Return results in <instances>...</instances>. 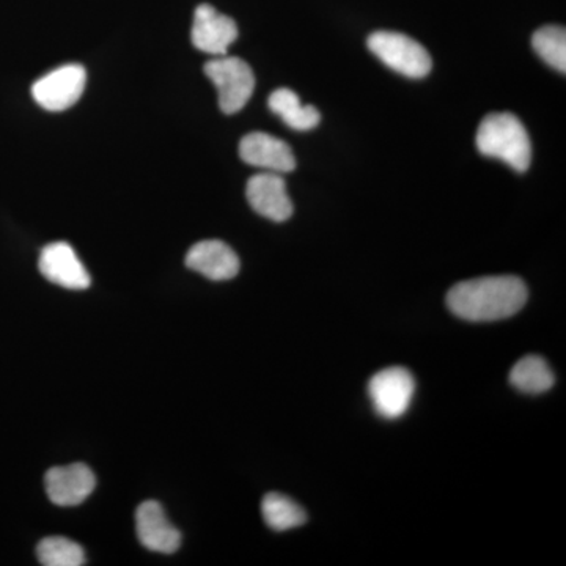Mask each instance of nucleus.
Segmentation results:
<instances>
[{
  "label": "nucleus",
  "mask_w": 566,
  "mask_h": 566,
  "mask_svg": "<svg viewBox=\"0 0 566 566\" xmlns=\"http://www.w3.org/2000/svg\"><path fill=\"white\" fill-rule=\"evenodd\" d=\"M136 531L142 545L153 553L174 554L181 545V534L167 520L163 505L147 501L136 512Z\"/></svg>",
  "instance_id": "f8f14e48"
},
{
  "label": "nucleus",
  "mask_w": 566,
  "mask_h": 566,
  "mask_svg": "<svg viewBox=\"0 0 566 566\" xmlns=\"http://www.w3.org/2000/svg\"><path fill=\"white\" fill-rule=\"evenodd\" d=\"M532 46L536 54L553 66L554 70L565 74L566 71V32L560 25H545L532 36Z\"/></svg>",
  "instance_id": "a211bd4d"
},
{
  "label": "nucleus",
  "mask_w": 566,
  "mask_h": 566,
  "mask_svg": "<svg viewBox=\"0 0 566 566\" xmlns=\"http://www.w3.org/2000/svg\"><path fill=\"white\" fill-rule=\"evenodd\" d=\"M241 159L266 172L289 174L296 169V158L286 142L266 133H251L240 144Z\"/></svg>",
  "instance_id": "9b49d317"
},
{
  "label": "nucleus",
  "mask_w": 566,
  "mask_h": 566,
  "mask_svg": "<svg viewBox=\"0 0 566 566\" xmlns=\"http://www.w3.org/2000/svg\"><path fill=\"white\" fill-rule=\"evenodd\" d=\"M40 273L48 281L69 290H87L91 274L69 243H51L40 253Z\"/></svg>",
  "instance_id": "9d476101"
},
{
  "label": "nucleus",
  "mask_w": 566,
  "mask_h": 566,
  "mask_svg": "<svg viewBox=\"0 0 566 566\" xmlns=\"http://www.w3.org/2000/svg\"><path fill=\"white\" fill-rule=\"evenodd\" d=\"M368 50L390 70L411 80H422L433 69V61L422 44L405 33L379 31L368 36Z\"/></svg>",
  "instance_id": "7ed1b4c3"
},
{
  "label": "nucleus",
  "mask_w": 566,
  "mask_h": 566,
  "mask_svg": "<svg viewBox=\"0 0 566 566\" xmlns=\"http://www.w3.org/2000/svg\"><path fill=\"white\" fill-rule=\"evenodd\" d=\"M416 392L415 376L403 367H390L378 371L370 379L368 395L376 415L395 420L406 415Z\"/></svg>",
  "instance_id": "39448f33"
},
{
  "label": "nucleus",
  "mask_w": 566,
  "mask_h": 566,
  "mask_svg": "<svg viewBox=\"0 0 566 566\" xmlns=\"http://www.w3.org/2000/svg\"><path fill=\"white\" fill-rule=\"evenodd\" d=\"M203 71L218 88L219 107L223 114L232 115L243 109L255 91V74L243 59L219 55L205 63Z\"/></svg>",
  "instance_id": "20e7f679"
},
{
  "label": "nucleus",
  "mask_w": 566,
  "mask_h": 566,
  "mask_svg": "<svg viewBox=\"0 0 566 566\" xmlns=\"http://www.w3.org/2000/svg\"><path fill=\"white\" fill-rule=\"evenodd\" d=\"M510 382L520 392L539 395L547 392L554 386L556 376L543 357L526 356L517 360L510 371Z\"/></svg>",
  "instance_id": "2eb2a0df"
},
{
  "label": "nucleus",
  "mask_w": 566,
  "mask_h": 566,
  "mask_svg": "<svg viewBox=\"0 0 566 566\" xmlns=\"http://www.w3.org/2000/svg\"><path fill=\"white\" fill-rule=\"evenodd\" d=\"M245 197L252 210L274 222H285L292 218L293 202L286 192L281 174L263 172L253 175L248 181Z\"/></svg>",
  "instance_id": "1a4fd4ad"
},
{
  "label": "nucleus",
  "mask_w": 566,
  "mask_h": 566,
  "mask_svg": "<svg viewBox=\"0 0 566 566\" xmlns=\"http://www.w3.org/2000/svg\"><path fill=\"white\" fill-rule=\"evenodd\" d=\"M85 82H87V71L84 66L63 65L33 84V99L46 111L70 109L80 102Z\"/></svg>",
  "instance_id": "423d86ee"
},
{
  "label": "nucleus",
  "mask_w": 566,
  "mask_h": 566,
  "mask_svg": "<svg viewBox=\"0 0 566 566\" xmlns=\"http://www.w3.org/2000/svg\"><path fill=\"white\" fill-rule=\"evenodd\" d=\"M264 523L275 532L292 531L303 526L307 521V513L303 506L297 505L286 495L271 493L264 495L262 502Z\"/></svg>",
  "instance_id": "dca6fc26"
},
{
  "label": "nucleus",
  "mask_w": 566,
  "mask_h": 566,
  "mask_svg": "<svg viewBox=\"0 0 566 566\" xmlns=\"http://www.w3.org/2000/svg\"><path fill=\"white\" fill-rule=\"evenodd\" d=\"M96 479L92 469L82 463L52 468L44 475V488L52 504L76 506L95 491Z\"/></svg>",
  "instance_id": "6e6552de"
},
{
  "label": "nucleus",
  "mask_w": 566,
  "mask_h": 566,
  "mask_svg": "<svg viewBox=\"0 0 566 566\" xmlns=\"http://www.w3.org/2000/svg\"><path fill=\"white\" fill-rule=\"evenodd\" d=\"M191 39L197 50L211 55H226L238 39L237 22L202 3L193 13Z\"/></svg>",
  "instance_id": "0eeeda50"
},
{
  "label": "nucleus",
  "mask_w": 566,
  "mask_h": 566,
  "mask_svg": "<svg viewBox=\"0 0 566 566\" xmlns=\"http://www.w3.org/2000/svg\"><path fill=\"white\" fill-rule=\"evenodd\" d=\"M476 148L488 158L501 159L517 174L532 163V142L523 123L510 112L490 114L480 123Z\"/></svg>",
  "instance_id": "f03ea898"
},
{
  "label": "nucleus",
  "mask_w": 566,
  "mask_h": 566,
  "mask_svg": "<svg viewBox=\"0 0 566 566\" xmlns=\"http://www.w3.org/2000/svg\"><path fill=\"white\" fill-rule=\"evenodd\" d=\"M526 283L516 275H490L457 283L447 294V307L465 322L510 318L527 303Z\"/></svg>",
  "instance_id": "f257e3e1"
},
{
  "label": "nucleus",
  "mask_w": 566,
  "mask_h": 566,
  "mask_svg": "<svg viewBox=\"0 0 566 566\" xmlns=\"http://www.w3.org/2000/svg\"><path fill=\"white\" fill-rule=\"evenodd\" d=\"M186 266L210 281L222 282L237 277L241 263L230 245L222 241L208 240L200 241L189 249Z\"/></svg>",
  "instance_id": "ddd939ff"
},
{
  "label": "nucleus",
  "mask_w": 566,
  "mask_h": 566,
  "mask_svg": "<svg viewBox=\"0 0 566 566\" xmlns=\"http://www.w3.org/2000/svg\"><path fill=\"white\" fill-rule=\"evenodd\" d=\"M268 106L294 132H311L322 122L318 109L311 104L304 106L300 96L290 88H277L271 93Z\"/></svg>",
  "instance_id": "4468645a"
},
{
  "label": "nucleus",
  "mask_w": 566,
  "mask_h": 566,
  "mask_svg": "<svg viewBox=\"0 0 566 566\" xmlns=\"http://www.w3.org/2000/svg\"><path fill=\"white\" fill-rule=\"evenodd\" d=\"M36 556L44 566H81L85 564V554L81 545L65 536H48L36 547Z\"/></svg>",
  "instance_id": "f3484780"
}]
</instances>
